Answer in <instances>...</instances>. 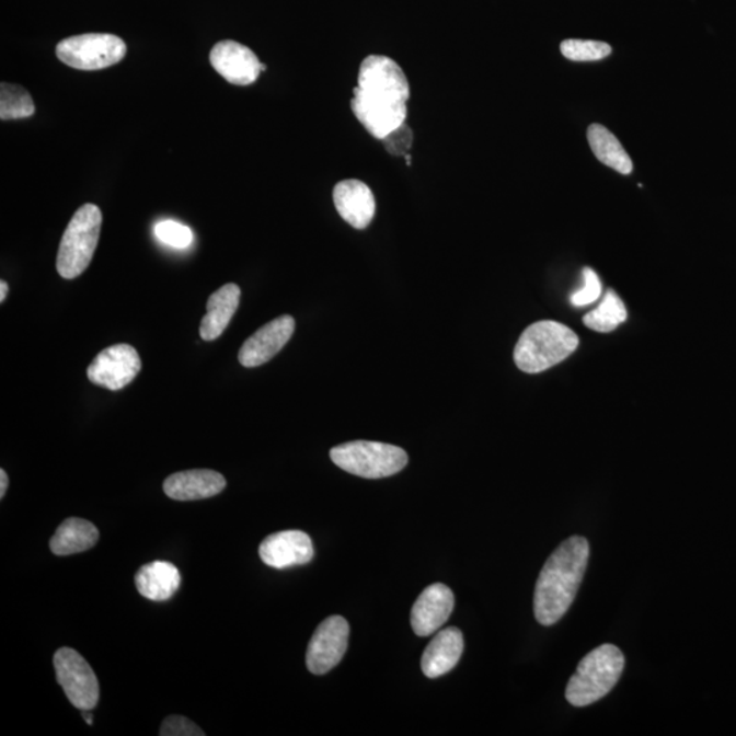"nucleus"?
Returning a JSON list of instances; mask_svg holds the SVG:
<instances>
[{
	"label": "nucleus",
	"instance_id": "obj_1",
	"mask_svg": "<svg viewBox=\"0 0 736 736\" xmlns=\"http://www.w3.org/2000/svg\"><path fill=\"white\" fill-rule=\"evenodd\" d=\"M588 561L589 543L583 537H572L552 552L534 588L533 611L540 624L552 626L571 609Z\"/></svg>",
	"mask_w": 736,
	"mask_h": 736
},
{
	"label": "nucleus",
	"instance_id": "obj_2",
	"mask_svg": "<svg viewBox=\"0 0 736 736\" xmlns=\"http://www.w3.org/2000/svg\"><path fill=\"white\" fill-rule=\"evenodd\" d=\"M578 343L577 334L560 322L532 323L518 340L515 361L524 372H542L568 358Z\"/></svg>",
	"mask_w": 736,
	"mask_h": 736
},
{
	"label": "nucleus",
	"instance_id": "obj_3",
	"mask_svg": "<svg viewBox=\"0 0 736 736\" xmlns=\"http://www.w3.org/2000/svg\"><path fill=\"white\" fill-rule=\"evenodd\" d=\"M624 668V656L616 645L605 644L589 652L568 680L566 699L583 708L595 704L616 688Z\"/></svg>",
	"mask_w": 736,
	"mask_h": 736
},
{
	"label": "nucleus",
	"instance_id": "obj_4",
	"mask_svg": "<svg viewBox=\"0 0 736 736\" xmlns=\"http://www.w3.org/2000/svg\"><path fill=\"white\" fill-rule=\"evenodd\" d=\"M102 225L99 206L85 204L76 211L59 244L57 269L60 277L72 280L88 269L97 249Z\"/></svg>",
	"mask_w": 736,
	"mask_h": 736
},
{
	"label": "nucleus",
	"instance_id": "obj_5",
	"mask_svg": "<svg viewBox=\"0 0 736 736\" xmlns=\"http://www.w3.org/2000/svg\"><path fill=\"white\" fill-rule=\"evenodd\" d=\"M331 459L345 472L366 479L393 476L409 464L404 449L370 440L338 445L331 450Z\"/></svg>",
	"mask_w": 736,
	"mask_h": 736
},
{
	"label": "nucleus",
	"instance_id": "obj_6",
	"mask_svg": "<svg viewBox=\"0 0 736 736\" xmlns=\"http://www.w3.org/2000/svg\"><path fill=\"white\" fill-rule=\"evenodd\" d=\"M127 46L120 37L107 33L65 38L57 47V57L77 70H102L119 64L126 57Z\"/></svg>",
	"mask_w": 736,
	"mask_h": 736
},
{
	"label": "nucleus",
	"instance_id": "obj_7",
	"mask_svg": "<svg viewBox=\"0 0 736 736\" xmlns=\"http://www.w3.org/2000/svg\"><path fill=\"white\" fill-rule=\"evenodd\" d=\"M365 97L383 104H406L411 97L410 82L393 59L370 55L360 66L358 87Z\"/></svg>",
	"mask_w": 736,
	"mask_h": 736
},
{
	"label": "nucleus",
	"instance_id": "obj_8",
	"mask_svg": "<svg viewBox=\"0 0 736 736\" xmlns=\"http://www.w3.org/2000/svg\"><path fill=\"white\" fill-rule=\"evenodd\" d=\"M54 667L58 683L72 705L81 711H91L97 705L99 680L82 655L71 648H60L54 656Z\"/></svg>",
	"mask_w": 736,
	"mask_h": 736
},
{
	"label": "nucleus",
	"instance_id": "obj_9",
	"mask_svg": "<svg viewBox=\"0 0 736 736\" xmlns=\"http://www.w3.org/2000/svg\"><path fill=\"white\" fill-rule=\"evenodd\" d=\"M141 368V358L136 348L128 344L111 345L88 367V379L97 387L116 392L131 383Z\"/></svg>",
	"mask_w": 736,
	"mask_h": 736
},
{
	"label": "nucleus",
	"instance_id": "obj_10",
	"mask_svg": "<svg viewBox=\"0 0 736 736\" xmlns=\"http://www.w3.org/2000/svg\"><path fill=\"white\" fill-rule=\"evenodd\" d=\"M349 624L343 617L325 619L317 628L307 649L306 665L314 675L333 670L342 662L348 648Z\"/></svg>",
	"mask_w": 736,
	"mask_h": 736
},
{
	"label": "nucleus",
	"instance_id": "obj_11",
	"mask_svg": "<svg viewBox=\"0 0 736 736\" xmlns=\"http://www.w3.org/2000/svg\"><path fill=\"white\" fill-rule=\"evenodd\" d=\"M210 65L232 85L248 87L258 80L266 70L258 57L241 43L225 41L217 43L210 53Z\"/></svg>",
	"mask_w": 736,
	"mask_h": 736
},
{
	"label": "nucleus",
	"instance_id": "obj_12",
	"mask_svg": "<svg viewBox=\"0 0 736 736\" xmlns=\"http://www.w3.org/2000/svg\"><path fill=\"white\" fill-rule=\"evenodd\" d=\"M294 332L295 320L291 315L276 318L245 340L243 347L239 350V361L248 368L267 364L286 347Z\"/></svg>",
	"mask_w": 736,
	"mask_h": 736
},
{
	"label": "nucleus",
	"instance_id": "obj_13",
	"mask_svg": "<svg viewBox=\"0 0 736 736\" xmlns=\"http://www.w3.org/2000/svg\"><path fill=\"white\" fill-rule=\"evenodd\" d=\"M455 609V595L444 584L429 585L415 601L411 624L416 635L428 637L444 626Z\"/></svg>",
	"mask_w": 736,
	"mask_h": 736
},
{
	"label": "nucleus",
	"instance_id": "obj_14",
	"mask_svg": "<svg viewBox=\"0 0 736 736\" xmlns=\"http://www.w3.org/2000/svg\"><path fill=\"white\" fill-rule=\"evenodd\" d=\"M260 556L273 568L306 565L314 557L309 534L302 531H284L271 534L260 545Z\"/></svg>",
	"mask_w": 736,
	"mask_h": 736
},
{
	"label": "nucleus",
	"instance_id": "obj_15",
	"mask_svg": "<svg viewBox=\"0 0 736 736\" xmlns=\"http://www.w3.org/2000/svg\"><path fill=\"white\" fill-rule=\"evenodd\" d=\"M333 200L342 219L356 230H365L376 216V198L371 188L361 181L337 183L333 189Z\"/></svg>",
	"mask_w": 736,
	"mask_h": 736
},
{
	"label": "nucleus",
	"instance_id": "obj_16",
	"mask_svg": "<svg viewBox=\"0 0 736 736\" xmlns=\"http://www.w3.org/2000/svg\"><path fill=\"white\" fill-rule=\"evenodd\" d=\"M350 108L356 119L371 134L373 138L382 139L395 128L404 125L409 108L406 104H383L372 102L354 89Z\"/></svg>",
	"mask_w": 736,
	"mask_h": 736
},
{
	"label": "nucleus",
	"instance_id": "obj_17",
	"mask_svg": "<svg viewBox=\"0 0 736 736\" xmlns=\"http://www.w3.org/2000/svg\"><path fill=\"white\" fill-rule=\"evenodd\" d=\"M226 487V478L210 470L177 472L166 478L163 484L166 496L182 502L211 498Z\"/></svg>",
	"mask_w": 736,
	"mask_h": 736
},
{
	"label": "nucleus",
	"instance_id": "obj_18",
	"mask_svg": "<svg viewBox=\"0 0 736 736\" xmlns=\"http://www.w3.org/2000/svg\"><path fill=\"white\" fill-rule=\"evenodd\" d=\"M464 651L460 629L448 628L435 634L422 656V670L427 678H439L453 670Z\"/></svg>",
	"mask_w": 736,
	"mask_h": 736
},
{
	"label": "nucleus",
	"instance_id": "obj_19",
	"mask_svg": "<svg viewBox=\"0 0 736 736\" xmlns=\"http://www.w3.org/2000/svg\"><path fill=\"white\" fill-rule=\"evenodd\" d=\"M241 288L237 284H226L210 295L206 303V315L200 321L199 334L205 342H214L225 333L241 302Z\"/></svg>",
	"mask_w": 736,
	"mask_h": 736
},
{
	"label": "nucleus",
	"instance_id": "obj_20",
	"mask_svg": "<svg viewBox=\"0 0 736 736\" xmlns=\"http://www.w3.org/2000/svg\"><path fill=\"white\" fill-rule=\"evenodd\" d=\"M181 572L165 561L150 562L136 574L138 593L152 601L170 600L181 588Z\"/></svg>",
	"mask_w": 736,
	"mask_h": 736
},
{
	"label": "nucleus",
	"instance_id": "obj_21",
	"mask_svg": "<svg viewBox=\"0 0 736 736\" xmlns=\"http://www.w3.org/2000/svg\"><path fill=\"white\" fill-rule=\"evenodd\" d=\"M99 529L82 518H67L55 532L49 548L55 555L78 554L94 548L99 542Z\"/></svg>",
	"mask_w": 736,
	"mask_h": 736
},
{
	"label": "nucleus",
	"instance_id": "obj_22",
	"mask_svg": "<svg viewBox=\"0 0 736 736\" xmlns=\"http://www.w3.org/2000/svg\"><path fill=\"white\" fill-rule=\"evenodd\" d=\"M587 136L590 149L600 163L610 166L619 174H632L633 161L609 128L594 123L589 126Z\"/></svg>",
	"mask_w": 736,
	"mask_h": 736
},
{
	"label": "nucleus",
	"instance_id": "obj_23",
	"mask_svg": "<svg viewBox=\"0 0 736 736\" xmlns=\"http://www.w3.org/2000/svg\"><path fill=\"white\" fill-rule=\"evenodd\" d=\"M628 311L616 291H607L598 309L584 317L585 326L595 332L610 333L626 321Z\"/></svg>",
	"mask_w": 736,
	"mask_h": 736
},
{
	"label": "nucleus",
	"instance_id": "obj_24",
	"mask_svg": "<svg viewBox=\"0 0 736 736\" xmlns=\"http://www.w3.org/2000/svg\"><path fill=\"white\" fill-rule=\"evenodd\" d=\"M35 102L24 88L2 82L0 87V118L2 120L30 118L35 114Z\"/></svg>",
	"mask_w": 736,
	"mask_h": 736
},
{
	"label": "nucleus",
	"instance_id": "obj_25",
	"mask_svg": "<svg viewBox=\"0 0 736 736\" xmlns=\"http://www.w3.org/2000/svg\"><path fill=\"white\" fill-rule=\"evenodd\" d=\"M561 53L568 60L595 61L609 57L612 48L609 44L601 42L571 38V41H565L561 44Z\"/></svg>",
	"mask_w": 736,
	"mask_h": 736
},
{
	"label": "nucleus",
	"instance_id": "obj_26",
	"mask_svg": "<svg viewBox=\"0 0 736 736\" xmlns=\"http://www.w3.org/2000/svg\"><path fill=\"white\" fill-rule=\"evenodd\" d=\"M156 235L161 242L175 249H186L193 243V231L181 222L166 220L156 226Z\"/></svg>",
	"mask_w": 736,
	"mask_h": 736
},
{
	"label": "nucleus",
	"instance_id": "obj_27",
	"mask_svg": "<svg viewBox=\"0 0 736 736\" xmlns=\"http://www.w3.org/2000/svg\"><path fill=\"white\" fill-rule=\"evenodd\" d=\"M584 287L578 292L572 295V303L577 307L593 304L600 298L601 284L598 275L589 267L583 272Z\"/></svg>",
	"mask_w": 736,
	"mask_h": 736
},
{
	"label": "nucleus",
	"instance_id": "obj_28",
	"mask_svg": "<svg viewBox=\"0 0 736 736\" xmlns=\"http://www.w3.org/2000/svg\"><path fill=\"white\" fill-rule=\"evenodd\" d=\"M382 142L384 149H387L390 154L406 156V152H409L412 147V142H414V133H412L411 127L404 123V125H401L395 128V130L388 134V136L382 139Z\"/></svg>",
	"mask_w": 736,
	"mask_h": 736
},
{
	"label": "nucleus",
	"instance_id": "obj_29",
	"mask_svg": "<svg viewBox=\"0 0 736 736\" xmlns=\"http://www.w3.org/2000/svg\"><path fill=\"white\" fill-rule=\"evenodd\" d=\"M161 736H205L197 724L183 716L166 717L160 728Z\"/></svg>",
	"mask_w": 736,
	"mask_h": 736
},
{
	"label": "nucleus",
	"instance_id": "obj_30",
	"mask_svg": "<svg viewBox=\"0 0 736 736\" xmlns=\"http://www.w3.org/2000/svg\"><path fill=\"white\" fill-rule=\"evenodd\" d=\"M9 487V476L4 470L0 471V498H3Z\"/></svg>",
	"mask_w": 736,
	"mask_h": 736
},
{
	"label": "nucleus",
	"instance_id": "obj_31",
	"mask_svg": "<svg viewBox=\"0 0 736 736\" xmlns=\"http://www.w3.org/2000/svg\"><path fill=\"white\" fill-rule=\"evenodd\" d=\"M9 286L8 283H0V302H4L5 297H8Z\"/></svg>",
	"mask_w": 736,
	"mask_h": 736
},
{
	"label": "nucleus",
	"instance_id": "obj_32",
	"mask_svg": "<svg viewBox=\"0 0 736 736\" xmlns=\"http://www.w3.org/2000/svg\"><path fill=\"white\" fill-rule=\"evenodd\" d=\"M81 713H82V717L85 718V722H87L88 726H92V724H93V716H92L91 711H89V710H83V711H81Z\"/></svg>",
	"mask_w": 736,
	"mask_h": 736
}]
</instances>
